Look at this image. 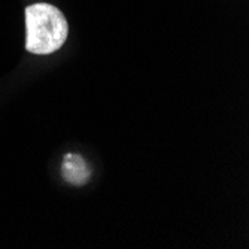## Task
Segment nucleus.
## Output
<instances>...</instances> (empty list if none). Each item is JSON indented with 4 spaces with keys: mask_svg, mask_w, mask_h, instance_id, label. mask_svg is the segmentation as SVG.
Returning <instances> with one entry per match:
<instances>
[{
    "mask_svg": "<svg viewBox=\"0 0 249 249\" xmlns=\"http://www.w3.org/2000/svg\"><path fill=\"white\" fill-rule=\"evenodd\" d=\"M26 50L32 54L48 55L58 51L69 35V24L63 12L50 3L26 8Z\"/></svg>",
    "mask_w": 249,
    "mask_h": 249,
    "instance_id": "nucleus-1",
    "label": "nucleus"
},
{
    "mask_svg": "<svg viewBox=\"0 0 249 249\" xmlns=\"http://www.w3.org/2000/svg\"><path fill=\"white\" fill-rule=\"evenodd\" d=\"M61 173L63 178L73 185H84L88 182L91 172L87 166L85 160L78 154H66L61 163Z\"/></svg>",
    "mask_w": 249,
    "mask_h": 249,
    "instance_id": "nucleus-2",
    "label": "nucleus"
}]
</instances>
